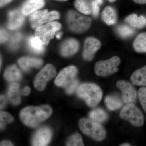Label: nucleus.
Masks as SVG:
<instances>
[{
  "label": "nucleus",
  "mask_w": 146,
  "mask_h": 146,
  "mask_svg": "<svg viewBox=\"0 0 146 146\" xmlns=\"http://www.w3.org/2000/svg\"><path fill=\"white\" fill-rule=\"evenodd\" d=\"M52 110L49 106L38 107L28 106L21 110L20 117L24 124L29 127H36L51 115Z\"/></svg>",
  "instance_id": "1"
},
{
  "label": "nucleus",
  "mask_w": 146,
  "mask_h": 146,
  "mask_svg": "<svg viewBox=\"0 0 146 146\" xmlns=\"http://www.w3.org/2000/svg\"><path fill=\"white\" fill-rule=\"evenodd\" d=\"M77 94L89 107L96 106L101 101L103 93L100 86L94 83H84L78 86Z\"/></svg>",
  "instance_id": "2"
},
{
  "label": "nucleus",
  "mask_w": 146,
  "mask_h": 146,
  "mask_svg": "<svg viewBox=\"0 0 146 146\" xmlns=\"http://www.w3.org/2000/svg\"><path fill=\"white\" fill-rule=\"evenodd\" d=\"M79 126L82 132L95 141H102L106 137V131L99 123L91 120L82 119L79 122Z\"/></svg>",
  "instance_id": "3"
},
{
  "label": "nucleus",
  "mask_w": 146,
  "mask_h": 146,
  "mask_svg": "<svg viewBox=\"0 0 146 146\" xmlns=\"http://www.w3.org/2000/svg\"><path fill=\"white\" fill-rule=\"evenodd\" d=\"M119 115L121 119L127 121L136 127H142L145 123L143 112L132 103L127 104L121 110Z\"/></svg>",
  "instance_id": "4"
},
{
  "label": "nucleus",
  "mask_w": 146,
  "mask_h": 146,
  "mask_svg": "<svg viewBox=\"0 0 146 146\" xmlns=\"http://www.w3.org/2000/svg\"><path fill=\"white\" fill-rule=\"evenodd\" d=\"M92 18L82 16L74 11H70L68 14V22L70 28L76 33H82L91 27Z\"/></svg>",
  "instance_id": "5"
},
{
  "label": "nucleus",
  "mask_w": 146,
  "mask_h": 146,
  "mask_svg": "<svg viewBox=\"0 0 146 146\" xmlns=\"http://www.w3.org/2000/svg\"><path fill=\"white\" fill-rule=\"evenodd\" d=\"M119 58L114 56L110 59L98 61L95 64V73L99 76L106 77L118 72V67L121 63Z\"/></svg>",
  "instance_id": "6"
},
{
  "label": "nucleus",
  "mask_w": 146,
  "mask_h": 146,
  "mask_svg": "<svg viewBox=\"0 0 146 146\" xmlns=\"http://www.w3.org/2000/svg\"><path fill=\"white\" fill-rule=\"evenodd\" d=\"M61 28L58 22H53L38 27L35 32V36L38 38L43 45H47L50 40L53 38L56 32Z\"/></svg>",
  "instance_id": "7"
},
{
  "label": "nucleus",
  "mask_w": 146,
  "mask_h": 146,
  "mask_svg": "<svg viewBox=\"0 0 146 146\" xmlns=\"http://www.w3.org/2000/svg\"><path fill=\"white\" fill-rule=\"evenodd\" d=\"M56 74L55 68L52 65L48 64L42 68L35 78L34 86L39 91L46 88L47 82L50 80Z\"/></svg>",
  "instance_id": "8"
},
{
  "label": "nucleus",
  "mask_w": 146,
  "mask_h": 146,
  "mask_svg": "<svg viewBox=\"0 0 146 146\" xmlns=\"http://www.w3.org/2000/svg\"><path fill=\"white\" fill-rule=\"evenodd\" d=\"M59 18V13L56 11H52L49 13L47 9H45L35 11L33 13L31 16L30 21L32 27L35 28Z\"/></svg>",
  "instance_id": "9"
},
{
  "label": "nucleus",
  "mask_w": 146,
  "mask_h": 146,
  "mask_svg": "<svg viewBox=\"0 0 146 146\" xmlns=\"http://www.w3.org/2000/svg\"><path fill=\"white\" fill-rule=\"evenodd\" d=\"M78 70L74 66H70L65 68L58 74L55 80L56 86L67 87L76 79Z\"/></svg>",
  "instance_id": "10"
},
{
  "label": "nucleus",
  "mask_w": 146,
  "mask_h": 146,
  "mask_svg": "<svg viewBox=\"0 0 146 146\" xmlns=\"http://www.w3.org/2000/svg\"><path fill=\"white\" fill-rule=\"evenodd\" d=\"M116 85L122 94L123 102L126 104L133 103L136 101L137 93L133 85L125 80H119Z\"/></svg>",
  "instance_id": "11"
},
{
  "label": "nucleus",
  "mask_w": 146,
  "mask_h": 146,
  "mask_svg": "<svg viewBox=\"0 0 146 146\" xmlns=\"http://www.w3.org/2000/svg\"><path fill=\"white\" fill-rule=\"evenodd\" d=\"M101 43L99 40L94 37L86 38L84 42L82 56L85 60H93L96 53L100 48Z\"/></svg>",
  "instance_id": "12"
},
{
  "label": "nucleus",
  "mask_w": 146,
  "mask_h": 146,
  "mask_svg": "<svg viewBox=\"0 0 146 146\" xmlns=\"http://www.w3.org/2000/svg\"><path fill=\"white\" fill-rule=\"evenodd\" d=\"M52 135V133L49 128L44 127L39 129L36 131L33 138V145H47L50 141Z\"/></svg>",
  "instance_id": "13"
},
{
  "label": "nucleus",
  "mask_w": 146,
  "mask_h": 146,
  "mask_svg": "<svg viewBox=\"0 0 146 146\" xmlns=\"http://www.w3.org/2000/svg\"><path fill=\"white\" fill-rule=\"evenodd\" d=\"M79 46L78 42L76 39H68L64 42L61 46V54L65 56H70L78 51Z\"/></svg>",
  "instance_id": "14"
},
{
  "label": "nucleus",
  "mask_w": 146,
  "mask_h": 146,
  "mask_svg": "<svg viewBox=\"0 0 146 146\" xmlns=\"http://www.w3.org/2000/svg\"><path fill=\"white\" fill-rule=\"evenodd\" d=\"M24 18L23 14L18 10L11 11L9 14L8 27L10 29H15L21 27Z\"/></svg>",
  "instance_id": "15"
},
{
  "label": "nucleus",
  "mask_w": 146,
  "mask_h": 146,
  "mask_svg": "<svg viewBox=\"0 0 146 146\" xmlns=\"http://www.w3.org/2000/svg\"><path fill=\"white\" fill-rule=\"evenodd\" d=\"M130 80L133 85L146 86V65L135 71L131 75Z\"/></svg>",
  "instance_id": "16"
},
{
  "label": "nucleus",
  "mask_w": 146,
  "mask_h": 146,
  "mask_svg": "<svg viewBox=\"0 0 146 146\" xmlns=\"http://www.w3.org/2000/svg\"><path fill=\"white\" fill-rule=\"evenodd\" d=\"M18 63L24 70L27 71L32 67L40 68L43 65V61L37 58L24 57L19 59Z\"/></svg>",
  "instance_id": "17"
},
{
  "label": "nucleus",
  "mask_w": 146,
  "mask_h": 146,
  "mask_svg": "<svg viewBox=\"0 0 146 146\" xmlns=\"http://www.w3.org/2000/svg\"><path fill=\"white\" fill-rule=\"evenodd\" d=\"M44 5V0H28L23 6L22 13L24 15H29L42 8Z\"/></svg>",
  "instance_id": "18"
},
{
  "label": "nucleus",
  "mask_w": 146,
  "mask_h": 146,
  "mask_svg": "<svg viewBox=\"0 0 146 146\" xmlns=\"http://www.w3.org/2000/svg\"><path fill=\"white\" fill-rule=\"evenodd\" d=\"M102 18L108 25H112L116 23L117 20V13L114 8L107 6L102 12Z\"/></svg>",
  "instance_id": "19"
},
{
  "label": "nucleus",
  "mask_w": 146,
  "mask_h": 146,
  "mask_svg": "<svg viewBox=\"0 0 146 146\" xmlns=\"http://www.w3.org/2000/svg\"><path fill=\"white\" fill-rule=\"evenodd\" d=\"M106 107L110 111H115L120 109L123 105V100L116 95L108 96L105 99Z\"/></svg>",
  "instance_id": "20"
},
{
  "label": "nucleus",
  "mask_w": 146,
  "mask_h": 146,
  "mask_svg": "<svg viewBox=\"0 0 146 146\" xmlns=\"http://www.w3.org/2000/svg\"><path fill=\"white\" fill-rule=\"evenodd\" d=\"M125 21L133 28H143L146 25V18L142 15L138 16L136 14H131L126 17Z\"/></svg>",
  "instance_id": "21"
},
{
  "label": "nucleus",
  "mask_w": 146,
  "mask_h": 146,
  "mask_svg": "<svg viewBox=\"0 0 146 146\" xmlns=\"http://www.w3.org/2000/svg\"><path fill=\"white\" fill-rule=\"evenodd\" d=\"M19 84L16 82L11 84L9 88L8 97L11 102L14 105H17L21 101V95L19 90Z\"/></svg>",
  "instance_id": "22"
},
{
  "label": "nucleus",
  "mask_w": 146,
  "mask_h": 146,
  "mask_svg": "<svg viewBox=\"0 0 146 146\" xmlns=\"http://www.w3.org/2000/svg\"><path fill=\"white\" fill-rule=\"evenodd\" d=\"M133 47L136 52L146 53V32L141 33L136 36L133 43Z\"/></svg>",
  "instance_id": "23"
},
{
  "label": "nucleus",
  "mask_w": 146,
  "mask_h": 146,
  "mask_svg": "<svg viewBox=\"0 0 146 146\" xmlns=\"http://www.w3.org/2000/svg\"><path fill=\"white\" fill-rule=\"evenodd\" d=\"M89 117L91 120L99 123L105 122L108 118L107 113L101 108L93 110L89 113Z\"/></svg>",
  "instance_id": "24"
},
{
  "label": "nucleus",
  "mask_w": 146,
  "mask_h": 146,
  "mask_svg": "<svg viewBox=\"0 0 146 146\" xmlns=\"http://www.w3.org/2000/svg\"><path fill=\"white\" fill-rule=\"evenodd\" d=\"M21 72L15 65L9 67L5 72V78L9 82L18 81L21 79Z\"/></svg>",
  "instance_id": "25"
},
{
  "label": "nucleus",
  "mask_w": 146,
  "mask_h": 146,
  "mask_svg": "<svg viewBox=\"0 0 146 146\" xmlns=\"http://www.w3.org/2000/svg\"><path fill=\"white\" fill-rule=\"evenodd\" d=\"M29 45L32 50L36 53H41L44 51L43 45L36 36L31 37L29 40Z\"/></svg>",
  "instance_id": "26"
},
{
  "label": "nucleus",
  "mask_w": 146,
  "mask_h": 146,
  "mask_svg": "<svg viewBox=\"0 0 146 146\" xmlns=\"http://www.w3.org/2000/svg\"><path fill=\"white\" fill-rule=\"evenodd\" d=\"M75 6L79 11L85 15H89L92 12L91 7L86 0H76Z\"/></svg>",
  "instance_id": "27"
},
{
  "label": "nucleus",
  "mask_w": 146,
  "mask_h": 146,
  "mask_svg": "<svg viewBox=\"0 0 146 146\" xmlns=\"http://www.w3.org/2000/svg\"><path fill=\"white\" fill-rule=\"evenodd\" d=\"M117 31L119 35L124 39L128 38L132 36L135 32L133 29L125 25L118 26Z\"/></svg>",
  "instance_id": "28"
},
{
  "label": "nucleus",
  "mask_w": 146,
  "mask_h": 146,
  "mask_svg": "<svg viewBox=\"0 0 146 146\" xmlns=\"http://www.w3.org/2000/svg\"><path fill=\"white\" fill-rule=\"evenodd\" d=\"M66 145L69 146H84L82 136L78 132H76L69 138Z\"/></svg>",
  "instance_id": "29"
},
{
  "label": "nucleus",
  "mask_w": 146,
  "mask_h": 146,
  "mask_svg": "<svg viewBox=\"0 0 146 146\" xmlns=\"http://www.w3.org/2000/svg\"><path fill=\"white\" fill-rule=\"evenodd\" d=\"M1 119V128L4 129L5 128L6 124L9 123L13 122L14 119L13 116L7 112H1L0 114Z\"/></svg>",
  "instance_id": "30"
},
{
  "label": "nucleus",
  "mask_w": 146,
  "mask_h": 146,
  "mask_svg": "<svg viewBox=\"0 0 146 146\" xmlns=\"http://www.w3.org/2000/svg\"><path fill=\"white\" fill-rule=\"evenodd\" d=\"M138 96L141 106L146 113V87L143 86L139 89Z\"/></svg>",
  "instance_id": "31"
},
{
  "label": "nucleus",
  "mask_w": 146,
  "mask_h": 146,
  "mask_svg": "<svg viewBox=\"0 0 146 146\" xmlns=\"http://www.w3.org/2000/svg\"><path fill=\"white\" fill-rule=\"evenodd\" d=\"M103 3V0H94L91 2V11L94 17H97L99 13L100 5Z\"/></svg>",
  "instance_id": "32"
},
{
  "label": "nucleus",
  "mask_w": 146,
  "mask_h": 146,
  "mask_svg": "<svg viewBox=\"0 0 146 146\" xmlns=\"http://www.w3.org/2000/svg\"><path fill=\"white\" fill-rule=\"evenodd\" d=\"M78 81L76 79L70 84L68 86L66 87V91L67 94H72L74 93L78 88Z\"/></svg>",
  "instance_id": "33"
},
{
  "label": "nucleus",
  "mask_w": 146,
  "mask_h": 146,
  "mask_svg": "<svg viewBox=\"0 0 146 146\" xmlns=\"http://www.w3.org/2000/svg\"><path fill=\"white\" fill-rule=\"evenodd\" d=\"M21 35L20 33H16L14 35L11 39V46L12 48H15L18 46V44L21 41Z\"/></svg>",
  "instance_id": "34"
},
{
  "label": "nucleus",
  "mask_w": 146,
  "mask_h": 146,
  "mask_svg": "<svg viewBox=\"0 0 146 146\" xmlns=\"http://www.w3.org/2000/svg\"><path fill=\"white\" fill-rule=\"evenodd\" d=\"M8 38V35L3 29L1 31V43L5 42L7 40Z\"/></svg>",
  "instance_id": "35"
},
{
  "label": "nucleus",
  "mask_w": 146,
  "mask_h": 146,
  "mask_svg": "<svg viewBox=\"0 0 146 146\" xmlns=\"http://www.w3.org/2000/svg\"><path fill=\"white\" fill-rule=\"evenodd\" d=\"M31 92L29 86H26L24 88L23 91H22V94L24 96H28L30 94Z\"/></svg>",
  "instance_id": "36"
},
{
  "label": "nucleus",
  "mask_w": 146,
  "mask_h": 146,
  "mask_svg": "<svg viewBox=\"0 0 146 146\" xmlns=\"http://www.w3.org/2000/svg\"><path fill=\"white\" fill-rule=\"evenodd\" d=\"M6 103L5 99L3 96H1V108H3Z\"/></svg>",
  "instance_id": "37"
},
{
  "label": "nucleus",
  "mask_w": 146,
  "mask_h": 146,
  "mask_svg": "<svg viewBox=\"0 0 146 146\" xmlns=\"http://www.w3.org/2000/svg\"><path fill=\"white\" fill-rule=\"evenodd\" d=\"M11 142L9 141H3L1 143V146H13Z\"/></svg>",
  "instance_id": "38"
},
{
  "label": "nucleus",
  "mask_w": 146,
  "mask_h": 146,
  "mask_svg": "<svg viewBox=\"0 0 146 146\" xmlns=\"http://www.w3.org/2000/svg\"><path fill=\"white\" fill-rule=\"evenodd\" d=\"M134 2L139 4H146V0H133Z\"/></svg>",
  "instance_id": "39"
},
{
  "label": "nucleus",
  "mask_w": 146,
  "mask_h": 146,
  "mask_svg": "<svg viewBox=\"0 0 146 146\" xmlns=\"http://www.w3.org/2000/svg\"><path fill=\"white\" fill-rule=\"evenodd\" d=\"M11 0H1V6H2L8 3Z\"/></svg>",
  "instance_id": "40"
},
{
  "label": "nucleus",
  "mask_w": 146,
  "mask_h": 146,
  "mask_svg": "<svg viewBox=\"0 0 146 146\" xmlns=\"http://www.w3.org/2000/svg\"><path fill=\"white\" fill-rule=\"evenodd\" d=\"M121 146H131L130 144L129 143H124L121 144V145H120Z\"/></svg>",
  "instance_id": "41"
},
{
  "label": "nucleus",
  "mask_w": 146,
  "mask_h": 146,
  "mask_svg": "<svg viewBox=\"0 0 146 146\" xmlns=\"http://www.w3.org/2000/svg\"><path fill=\"white\" fill-rule=\"evenodd\" d=\"M61 33H58L56 36V37H57V38H58V39H60V37H61Z\"/></svg>",
  "instance_id": "42"
},
{
  "label": "nucleus",
  "mask_w": 146,
  "mask_h": 146,
  "mask_svg": "<svg viewBox=\"0 0 146 146\" xmlns=\"http://www.w3.org/2000/svg\"><path fill=\"white\" fill-rule=\"evenodd\" d=\"M109 1H110V2H115V1H117V0H108Z\"/></svg>",
  "instance_id": "43"
},
{
  "label": "nucleus",
  "mask_w": 146,
  "mask_h": 146,
  "mask_svg": "<svg viewBox=\"0 0 146 146\" xmlns=\"http://www.w3.org/2000/svg\"><path fill=\"white\" fill-rule=\"evenodd\" d=\"M60 1H67V0H60Z\"/></svg>",
  "instance_id": "44"
}]
</instances>
